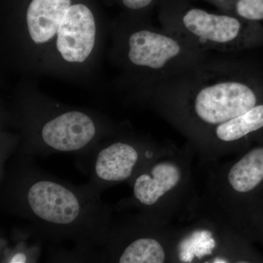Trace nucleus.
<instances>
[{
    "label": "nucleus",
    "mask_w": 263,
    "mask_h": 263,
    "mask_svg": "<svg viewBox=\"0 0 263 263\" xmlns=\"http://www.w3.org/2000/svg\"><path fill=\"white\" fill-rule=\"evenodd\" d=\"M207 1L212 3L213 4L215 5L216 6H217L218 8H219V7H220L221 4H222L224 0H207Z\"/></svg>",
    "instance_id": "ddd939ff"
},
{
    "label": "nucleus",
    "mask_w": 263,
    "mask_h": 263,
    "mask_svg": "<svg viewBox=\"0 0 263 263\" xmlns=\"http://www.w3.org/2000/svg\"><path fill=\"white\" fill-rule=\"evenodd\" d=\"M155 0H121L123 6L131 12H140L152 5Z\"/></svg>",
    "instance_id": "f8f14e48"
},
{
    "label": "nucleus",
    "mask_w": 263,
    "mask_h": 263,
    "mask_svg": "<svg viewBox=\"0 0 263 263\" xmlns=\"http://www.w3.org/2000/svg\"><path fill=\"white\" fill-rule=\"evenodd\" d=\"M5 212L30 223L36 234L54 241L71 240L79 248L104 247L111 210L91 184L77 186L54 177L19 155L10 164L2 185Z\"/></svg>",
    "instance_id": "f257e3e1"
},
{
    "label": "nucleus",
    "mask_w": 263,
    "mask_h": 263,
    "mask_svg": "<svg viewBox=\"0 0 263 263\" xmlns=\"http://www.w3.org/2000/svg\"><path fill=\"white\" fill-rule=\"evenodd\" d=\"M161 21L164 30L199 51H240L263 46V27L259 22L228 13L179 5Z\"/></svg>",
    "instance_id": "20e7f679"
},
{
    "label": "nucleus",
    "mask_w": 263,
    "mask_h": 263,
    "mask_svg": "<svg viewBox=\"0 0 263 263\" xmlns=\"http://www.w3.org/2000/svg\"><path fill=\"white\" fill-rule=\"evenodd\" d=\"M32 84L22 81L12 100L10 119L22 155L89 151L117 133L115 124L100 114L59 103Z\"/></svg>",
    "instance_id": "f03ea898"
},
{
    "label": "nucleus",
    "mask_w": 263,
    "mask_h": 263,
    "mask_svg": "<svg viewBox=\"0 0 263 263\" xmlns=\"http://www.w3.org/2000/svg\"><path fill=\"white\" fill-rule=\"evenodd\" d=\"M220 9L250 22L263 21V0H224Z\"/></svg>",
    "instance_id": "9b49d317"
},
{
    "label": "nucleus",
    "mask_w": 263,
    "mask_h": 263,
    "mask_svg": "<svg viewBox=\"0 0 263 263\" xmlns=\"http://www.w3.org/2000/svg\"><path fill=\"white\" fill-rule=\"evenodd\" d=\"M180 179L181 172L177 165L170 162H159L148 173L136 178L133 185V195L142 205L152 206L173 190Z\"/></svg>",
    "instance_id": "0eeeda50"
},
{
    "label": "nucleus",
    "mask_w": 263,
    "mask_h": 263,
    "mask_svg": "<svg viewBox=\"0 0 263 263\" xmlns=\"http://www.w3.org/2000/svg\"><path fill=\"white\" fill-rule=\"evenodd\" d=\"M115 136L104 140L92 148L89 184L99 192L129 179L139 160L138 150Z\"/></svg>",
    "instance_id": "423d86ee"
},
{
    "label": "nucleus",
    "mask_w": 263,
    "mask_h": 263,
    "mask_svg": "<svg viewBox=\"0 0 263 263\" xmlns=\"http://www.w3.org/2000/svg\"><path fill=\"white\" fill-rule=\"evenodd\" d=\"M109 260L120 263H162L165 252L158 240L139 238L124 247L105 252Z\"/></svg>",
    "instance_id": "6e6552de"
},
{
    "label": "nucleus",
    "mask_w": 263,
    "mask_h": 263,
    "mask_svg": "<svg viewBox=\"0 0 263 263\" xmlns=\"http://www.w3.org/2000/svg\"><path fill=\"white\" fill-rule=\"evenodd\" d=\"M204 72L194 81L197 85L194 110L202 122L220 124L257 105L254 84L239 71L216 69Z\"/></svg>",
    "instance_id": "39448f33"
},
{
    "label": "nucleus",
    "mask_w": 263,
    "mask_h": 263,
    "mask_svg": "<svg viewBox=\"0 0 263 263\" xmlns=\"http://www.w3.org/2000/svg\"><path fill=\"white\" fill-rule=\"evenodd\" d=\"M263 127V105H257L245 114L218 124L216 135L221 141L240 139Z\"/></svg>",
    "instance_id": "9d476101"
},
{
    "label": "nucleus",
    "mask_w": 263,
    "mask_h": 263,
    "mask_svg": "<svg viewBox=\"0 0 263 263\" xmlns=\"http://www.w3.org/2000/svg\"><path fill=\"white\" fill-rule=\"evenodd\" d=\"M112 65L122 72L124 84L152 85L167 80L180 66L193 62L199 50L174 34L138 18H122L109 27Z\"/></svg>",
    "instance_id": "7ed1b4c3"
},
{
    "label": "nucleus",
    "mask_w": 263,
    "mask_h": 263,
    "mask_svg": "<svg viewBox=\"0 0 263 263\" xmlns=\"http://www.w3.org/2000/svg\"><path fill=\"white\" fill-rule=\"evenodd\" d=\"M232 187L248 193L263 181V148H254L232 167L228 174Z\"/></svg>",
    "instance_id": "1a4fd4ad"
}]
</instances>
